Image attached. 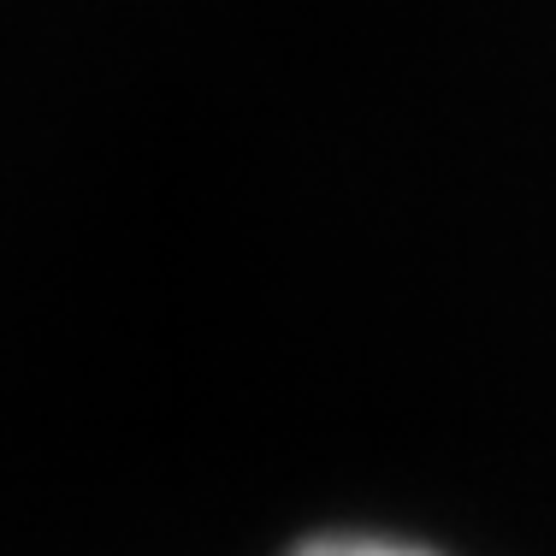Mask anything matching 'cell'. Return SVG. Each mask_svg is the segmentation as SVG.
<instances>
[{
  "label": "cell",
  "mask_w": 556,
  "mask_h": 556,
  "mask_svg": "<svg viewBox=\"0 0 556 556\" xmlns=\"http://www.w3.org/2000/svg\"><path fill=\"white\" fill-rule=\"evenodd\" d=\"M296 556H432L420 545H403V539H314V545H302Z\"/></svg>",
  "instance_id": "6da1fadb"
}]
</instances>
